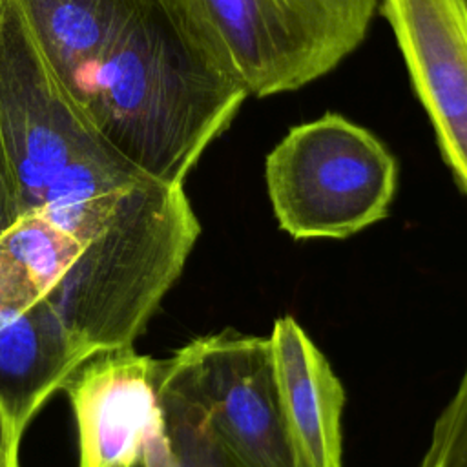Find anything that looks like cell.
Returning <instances> with one entry per match:
<instances>
[{
	"mask_svg": "<svg viewBox=\"0 0 467 467\" xmlns=\"http://www.w3.org/2000/svg\"><path fill=\"white\" fill-rule=\"evenodd\" d=\"M38 213L66 243L47 303L91 354L133 347L201 234L182 186L148 175Z\"/></svg>",
	"mask_w": 467,
	"mask_h": 467,
	"instance_id": "obj_2",
	"label": "cell"
},
{
	"mask_svg": "<svg viewBox=\"0 0 467 467\" xmlns=\"http://www.w3.org/2000/svg\"><path fill=\"white\" fill-rule=\"evenodd\" d=\"M420 467H467V368L454 396L436 420Z\"/></svg>",
	"mask_w": 467,
	"mask_h": 467,
	"instance_id": "obj_12",
	"label": "cell"
},
{
	"mask_svg": "<svg viewBox=\"0 0 467 467\" xmlns=\"http://www.w3.org/2000/svg\"><path fill=\"white\" fill-rule=\"evenodd\" d=\"M396 173L390 151L336 113L292 128L266 157L275 217L296 239H341L383 219Z\"/></svg>",
	"mask_w": 467,
	"mask_h": 467,
	"instance_id": "obj_4",
	"label": "cell"
},
{
	"mask_svg": "<svg viewBox=\"0 0 467 467\" xmlns=\"http://www.w3.org/2000/svg\"><path fill=\"white\" fill-rule=\"evenodd\" d=\"M159 383L202 409L237 467H303L281 410L268 339L232 330L197 337L159 361Z\"/></svg>",
	"mask_w": 467,
	"mask_h": 467,
	"instance_id": "obj_5",
	"label": "cell"
},
{
	"mask_svg": "<svg viewBox=\"0 0 467 467\" xmlns=\"http://www.w3.org/2000/svg\"><path fill=\"white\" fill-rule=\"evenodd\" d=\"M248 95L294 91L365 38L376 0H170Z\"/></svg>",
	"mask_w": 467,
	"mask_h": 467,
	"instance_id": "obj_3",
	"label": "cell"
},
{
	"mask_svg": "<svg viewBox=\"0 0 467 467\" xmlns=\"http://www.w3.org/2000/svg\"><path fill=\"white\" fill-rule=\"evenodd\" d=\"M246 97L170 0H140L91 71L80 109L137 170L182 186Z\"/></svg>",
	"mask_w": 467,
	"mask_h": 467,
	"instance_id": "obj_1",
	"label": "cell"
},
{
	"mask_svg": "<svg viewBox=\"0 0 467 467\" xmlns=\"http://www.w3.org/2000/svg\"><path fill=\"white\" fill-rule=\"evenodd\" d=\"M140 0H15L46 64L80 106L91 71Z\"/></svg>",
	"mask_w": 467,
	"mask_h": 467,
	"instance_id": "obj_10",
	"label": "cell"
},
{
	"mask_svg": "<svg viewBox=\"0 0 467 467\" xmlns=\"http://www.w3.org/2000/svg\"><path fill=\"white\" fill-rule=\"evenodd\" d=\"M18 443H20V436L9 425L5 414L0 409V467H20Z\"/></svg>",
	"mask_w": 467,
	"mask_h": 467,
	"instance_id": "obj_14",
	"label": "cell"
},
{
	"mask_svg": "<svg viewBox=\"0 0 467 467\" xmlns=\"http://www.w3.org/2000/svg\"><path fill=\"white\" fill-rule=\"evenodd\" d=\"M281 410L303 467H341L345 390L327 358L292 316L268 337Z\"/></svg>",
	"mask_w": 467,
	"mask_h": 467,
	"instance_id": "obj_9",
	"label": "cell"
},
{
	"mask_svg": "<svg viewBox=\"0 0 467 467\" xmlns=\"http://www.w3.org/2000/svg\"><path fill=\"white\" fill-rule=\"evenodd\" d=\"M159 398L177 467H237L195 401L161 383Z\"/></svg>",
	"mask_w": 467,
	"mask_h": 467,
	"instance_id": "obj_11",
	"label": "cell"
},
{
	"mask_svg": "<svg viewBox=\"0 0 467 467\" xmlns=\"http://www.w3.org/2000/svg\"><path fill=\"white\" fill-rule=\"evenodd\" d=\"M91 356L44 297L0 305V409L18 436Z\"/></svg>",
	"mask_w": 467,
	"mask_h": 467,
	"instance_id": "obj_8",
	"label": "cell"
},
{
	"mask_svg": "<svg viewBox=\"0 0 467 467\" xmlns=\"http://www.w3.org/2000/svg\"><path fill=\"white\" fill-rule=\"evenodd\" d=\"M140 467H177V458L166 432V425L159 427L146 441Z\"/></svg>",
	"mask_w": 467,
	"mask_h": 467,
	"instance_id": "obj_13",
	"label": "cell"
},
{
	"mask_svg": "<svg viewBox=\"0 0 467 467\" xmlns=\"http://www.w3.org/2000/svg\"><path fill=\"white\" fill-rule=\"evenodd\" d=\"M5 150V146H4V139H2V133H0V153Z\"/></svg>",
	"mask_w": 467,
	"mask_h": 467,
	"instance_id": "obj_15",
	"label": "cell"
},
{
	"mask_svg": "<svg viewBox=\"0 0 467 467\" xmlns=\"http://www.w3.org/2000/svg\"><path fill=\"white\" fill-rule=\"evenodd\" d=\"M445 162L467 193V0H381Z\"/></svg>",
	"mask_w": 467,
	"mask_h": 467,
	"instance_id": "obj_7",
	"label": "cell"
},
{
	"mask_svg": "<svg viewBox=\"0 0 467 467\" xmlns=\"http://www.w3.org/2000/svg\"><path fill=\"white\" fill-rule=\"evenodd\" d=\"M77 421L78 467H137L148 438L164 425L159 359L133 347L86 359L64 389Z\"/></svg>",
	"mask_w": 467,
	"mask_h": 467,
	"instance_id": "obj_6",
	"label": "cell"
}]
</instances>
